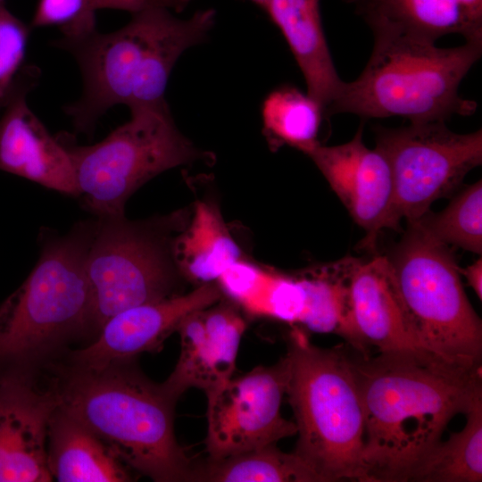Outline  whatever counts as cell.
I'll list each match as a JSON object with an SVG mask.
<instances>
[{
	"mask_svg": "<svg viewBox=\"0 0 482 482\" xmlns=\"http://www.w3.org/2000/svg\"><path fill=\"white\" fill-rule=\"evenodd\" d=\"M161 6L132 13L120 29L102 33L96 26L62 29L53 42L75 58L81 96L64 107L77 132L91 136L110 108L129 110L162 104L171 71L185 51L204 42L214 26L213 9L179 18Z\"/></svg>",
	"mask_w": 482,
	"mask_h": 482,
	"instance_id": "2",
	"label": "cell"
},
{
	"mask_svg": "<svg viewBox=\"0 0 482 482\" xmlns=\"http://www.w3.org/2000/svg\"><path fill=\"white\" fill-rule=\"evenodd\" d=\"M289 378V361L258 366L229 379L207 396L206 451L219 460L296 435L295 422L280 412Z\"/></svg>",
	"mask_w": 482,
	"mask_h": 482,
	"instance_id": "11",
	"label": "cell"
},
{
	"mask_svg": "<svg viewBox=\"0 0 482 482\" xmlns=\"http://www.w3.org/2000/svg\"><path fill=\"white\" fill-rule=\"evenodd\" d=\"M360 125L348 142L326 146L319 143L306 154L327 179L353 220L366 232L365 248L373 249L385 229H396L395 188L390 166L376 147L362 140Z\"/></svg>",
	"mask_w": 482,
	"mask_h": 482,
	"instance_id": "12",
	"label": "cell"
},
{
	"mask_svg": "<svg viewBox=\"0 0 482 482\" xmlns=\"http://www.w3.org/2000/svg\"><path fill=\"white\" fill-rule=\"evenodd\" d=\"M387 257L417 346L447 363L481 369L482 322L463 289L451 247L409 223Z\"/></svg>",
	"mask_w": 482,
	"mask_h": 482,
	"instance_id": "7",
	"label": "cell"
},
{
	"mask_svg": "<svg viewBox=\"0 0 482 482\" xmlns=\"http://www.w3.org/2000/svg\"><path fill=\"white\" fill-rule=\"evenodd\" d=\"M131 362L59 368L51 385L58 407L127 467L156 482L189 481L193 465L174 433L177 400Z\"/></svg>",
	"mask_w": 482,
	"mask_h": 482,
	"instance_id": "3",
	"label": "cell"
},
{
	"mask_svg": "<svg viewBox=\"0 0 482 482\" xmlns=\"http://www.w3.org/2000/svg\"><path fill=\"white\" fill-rule=\"evenodd\" d=\"M221 296L218 285L206 283L187 294L121 311L104 323L93 343L71 353V362L103 366L156 351L187 315L215 304Z\"/></svg>",
	"mask_w": 482,
	"mask_h": 482,
	"instance_id": "15",
	"label": "cell"
},
{
	"mask_svg": "<svg viewBox=\"0 0 482 482\" xmlns=\"http://www.w3.org/2000/svg\"><path fill=\"white\" fill-rule=\"evenodd\" d=\"M263 131L276 145H287L307 154L320 142L321 106L292 86L272 90L262 104Z\"/></svg>",
	"mask_w": 482,
	"mask_h": 482,
	"instance_id": "25",
	"label": "cell"
},
{
	"mask_svg": "<svg viewBox=\"0 0 482 482\" xmlns=\"http://www.w3.org/2000/svg\"><path fill=\"white\" fill-rule=\"evenodd\" d=\"M351 357L364 417L363 482L410 481L451 420L482 395L481 369L429 355Z\"/></svg>",
	"mask_w": 482,
	"mask_h": 482,
	"instance_id": "1",
	"label": "cell"
},
{
	"mask_svg": "<svg viewBox=\"0 0 482 482\" xmlns=\"http://www.w3.org/2000/svg\"><path fill=\"white\" fill-rule=\"evenodd\" d=\"M411 223L449 247H459L481 255V179L467 187L440 212L429 211Z\"/></svg>",
	"mask_w": 482,
	"mask_h": 482,
	"instance_id": "26",
	"label": "cell"
},
{
	"mask_svg": "<svg viewBox=\"0 0 482 482\" xmlns=\"http://www.w3.org/2000/svg\"><path fill=\"white\" fill-rule=\"evenodd\" d=\"M192 0H39L33 15L34 28L58 25L60 28L96 22L95 12L111 8L130 12L161 6L174 12L184 9Z\"/></svg>",
	"mask_w": 482,
	"mask_h": 482,
	"instance_id": "27",
	"label": "cell"
},
{
	"mask_svg": "<svg viewBox=\"0 0 482 482\" xmlns=\"http://www.w3.org/2000/svg\"><path fill=\"white\" fill-rule=\"evenodd\" d=\"M162 221L96 217L86 260L96 333L121 311L174 295L176 271Z\"/></svg>",
	"mask_w": 482,
	"mask_h": 482,
	"instance_id": "9",
	"label": "cell"
},
{
	"mask_svg": "<svg viewBox=\"0 0 482 482\" xmlns=\"http://www.w3.org/2000/svg\"><path fill=\"white\" fill-rule=\"evenodd\" d=\"M95 220L41 233L38 261L0 305V363L27 367L95 330L86 260Z\"/></svg>",
	"mask_w": 482,
	"mask_h": 482,
	"instance_id": "5",
	"label": "cell"
},
{
	"mask_svg": "<svg viewBox=\"0 0 482 482\" xmlns=\"http://www.w3.org/2000/svg\"><path fill=\"white\" fill-rule=\"evenodd\" d=\"M213 305L190 313L177 328L179 358L162 383L176 400L191 387L204 390L208 396L233 377L246 323L232 305Z\"/></svg>",
	"mask_w": 482,
	"mask_h": 482,
	"instance_id": "16",
	"label": "cell"
},
{
	"mask_svg": "<svg viewBox=\"0 0 482 482\" xmlns=\"http://www.w3.org/2000/svg\"><path fill=\"white\" fill-rule=\"evenodd\" d=\"M465 416L464 428L441 441L416 469L410 481L482 480V395L476 397Z\"/></svg>",
	"mask_w": 482,
	"mask_h": 482,
	"instance_id": "24",
	"label": "cell"
},
{
	"mask_svg": "<svg viewBox=\"0 0 482 482\" xmlns=\"http://www.w3.org/2000/svg\"><path fill=\"white\" fill-rule=\"evenodd\" d=\"M58 408L52 387H41L26 367L0 375V482H48L50 421Z\"/></svg>",
	"mask_w": 482,
	"mask_h": 482,
	"instance_id": "13",
	"label": "cell"
},
{
	"mask_svg": "<svg viewBox=\"0 0 482 482\" xmlns=\"http://www.w3.org/2000/svg\"><path fill=\"white\" fill-rule=\"evenodd\" d=\"M251 1L263 8L268 0H251Z\"/></svg>",
	"mask_w": 482,
	"mask_h": 482,
	"instance_id": "31",
	"label": "cell"
},
{
	"mask_svg": "<svg viewBox=\"0 0 482 482\" xmlns=\"http://www.w3.org/2000/svg\"><path fill=\"white\" fill-rule=\"evenodd\" d=\"M351 301L353 327L368 353L373 347L382 353L429 355L412 339L386 255L361 262L352 278Z\"/></svg>",
	"mask_w": 482,
	"mask_h": 482,
	"instance_id": "17",
	"label": "cell"
},
{
	"mask_svg": "<svg viewBox=\"0 0 482 482\" xmlns=\"http://www.w3.org/2000/svg\"><path fill=\"white\" fill-rule=\"evenodd\" d=\"M288 400L298 440L294 453L320 482H363L364 417L350 355L320 348L295 327L288 335Z\"/></svg>",
	"mask_w": 482,
	"mask_h": 482,
	"instance_id": "6",
	"label": "cell"
},
{
	"mask_svg": "<svg viewBox=\"0 0 482 482\" xmlns=\"http://www.w3.org/2000/svg\"><path fill=\"white\" fill-rule=\"evenodd\" d=\"M376 148L386 158L395 188L397 223L413 222L449 195L482 163V130L460 134L445 121L375 128Z\"/></svg>",
	"mask_w": 482,
	"mask_h": 482,
	"instance_id": "10",
	"label": "cell"
},
{
	"mask_svg": "<svg viewBox=\"0 0 482 482\" xmlns=\"http://www.w3.org/2000/svg\"><path fill=\"white\" fill-rule=\"evenodd\" d=\"M468 285L473 289L479 300L482 299V260L481 257L465 269H460Z\"/></svg>",
	"mask_w": 482,
	"mask_h": 482,
	"instance_id": "30",
	"label": "cell"
},
{
	"mask_svg": "<svg viewBox=\"0 0 482 482\" xmlns=\"http://www.w3.org/2000/svg\"><path fill=\"white\" fill-rule=\"evenodd\" d=\"M173 257L187 278L202 285L217 281L227 268L239 260L240 250L218 210L199 202L190 227L173 248Z\"/></svg>",
	"mask_w": 482,
	"mask_h": 482,
	"instance_id": "22",
	"label": "cell"
},
{
	"mask_svg": "<svg viewBox=\"0 0 482 482\" xmlns=\"http://www.w3.org/2000/svg\"><path fill=\"white\" fill-rule=\"evenodd\" d=\"M348 3H351V4H356L359 0H345Z\"/></svg>",
	"mask_w": 482,
	"mask_h": 482,
	"instance_id": "32",
	"label": "cell"
},
{
	"mask_svg": "<svg viewBox=\"0 0 482 482\" xmlns=\"http://www.w3.org/2000/svg\"><path fill=\"white\" fill-rule=\"evenodd\" d=\"M362 261L346 256L297 277L305 294L299 324L312 332L340 336L355 352L368 355L352 318L351 283Z\"/></svg>",
	"mask_w": 482,
	"mask_h": 482,
	"instance_id": "21",
	"label": "cell"
},
{
	"mask_svg": "<svg viewBox=\"0 0 482 482\" xmlns=\"http://www.w3.org/2000/svg\"><path fill=\"white\" fill-rule=\"evenodd\" d=\"M74 169L83 206L97 218L124 215L132 194L160 173L204 157L178 129L166 102L130 110L103 140L79 145L57 135Z\"/></svg>",
	"mask_w": 482,
	"mask_h": 482,
	"instance_id": "8",
	"label": "cell"
},
{
	"mask_svg": "<svg viewBox=\"0 0 482 482\" xmlns=\"http://www.w3.org/2000/svg\"><path fill=\"white\" fill-rule=\"evenodd\" d=\"M372 31H386L436 43L457 34L482 43V0H359Z\"/></svg>",
	"mask_w": 482,
	"mask_h": 482,
	"instance_id": "18",
	"label": "cell"
},
{
	"mask_svg": "<svg viewBox=\"0 0 482 482\" xmlns=\"http://www.w3.org/2000/svg\"><path fill=\"white\" fill-rule=\"evenodd\" d=\"M278 277V273L238 260L222 272L217 282L221 293L246 312L266 317Z\"/></svg>",
	"mask_w": 482,
	"mask_h": 482,
	"instance_id": "28",
	"label": "cell"
},
{
	"mask_svg": "<svg viewBox=\"0 0 482 482\" xmlns=\"http://www.w3.org/2000/svg\"><path fill=\"white\" fill-rule=\"evenodd\" d=\"M370 57L360 76L343 82L326 117L352 113L364 119L401 117L411 123L445 121L470 116L475 101L459 87L482 54V43L451 47L386 32L375 31Z\"/></svg>",
	"mask_w": 482,
	"mask_h": 482,
	"instance_id": "4",
	"label": "cell"
},
{
	"mask_svg": "<svg viewBox=\"0 0 482 482\" xmlns=\"http://www.w3.org/2000/svg\"><path fill=\"white\" fill-rule=\"evenodd\" d=\"M49 471L60 482H126L127 466L85 425L61 410L52 417L47 439Z\"/></svg>",
	"mask_w": 482,
	"mask_h": 482,
	"instance_id": "20",
	"label": "cell"
},
{
	"mask_svg": "<svg viewBox=\"0 0 482 482\" xmlns=\"http://www.w3.org/2000/svg\"><path fill=\"white\" fill-rule=\"evenodd\" d=\"M29 29L0 4V112L17 84Z\"/></svg>",
	"mask_w": 482,
	"mask_h": 482,
	"instance_id": "29",
	"label": "cell"
},
{
	"mask_svg": "<svg viewBox=\"0 0 482 482\" xmlns=\"http://www.w3.org/2000/svg\"><path fill=\"white\" fill-rule=\"evenodd\" d=\"M189 481L320 482L318 475L294 452L270 445L194 466Z\"/></svg>",
	"mask_w": 482,
	"mask_h": 482,
	"instance_id": "23",
	"label": "cell"
},
{
	"mask_svg": "<svg viewBox=\"0 0 482 482\" xmlns=\"http://www.w3.org/2000/svg\"><path fill=\"white\" fill-rule=\"evenodd\" d=\"M37 78L35 67L23 69L2 110L0 170L79 197L74 169L65 146L57 136L50 134L28 105L27 94Z\"/></svg>",
	"mask_w": 482,
	"mask_h": 482,
	"instance_id": "14",
	"label": "cell"
},
{
	"mask_svg": "<svg viewBox=\"0 0 482 482\" xmlns=\"http://www.w3.org/2000/svg\"><path fill=\"white\" fill-rule=\"evenodd\" d=\"M263 9L287 41L304 78L307 94L326 117L344 81L326 40L320 0H268Z\"/></svg>",
	"mask_w": 482,
	"mask_h": 482,
	"instance_id": "19",
	"label": "cell"
}]
</instances>
